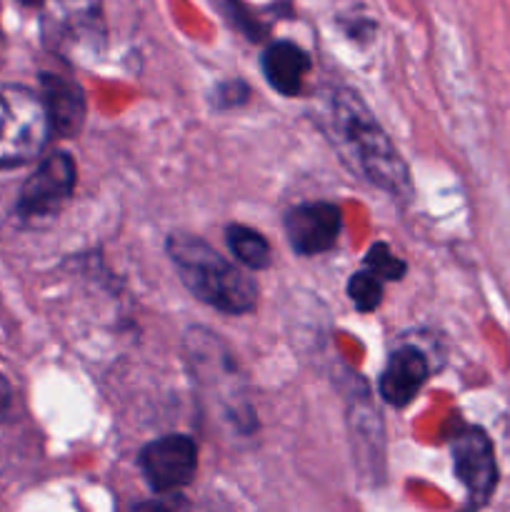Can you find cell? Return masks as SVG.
<instances>
[{
	"label": "cell",
	"mask_w": 510,
	"mask_h": 512,
	"mask_svg": "<svg viewBox=\"0 0 510 512\" xmlns=\"http://www.w3.org/2000/svg\"><path fill=\"white\" fill-rule=\"evenodd\" d=\"M168 255L185 288L198 300L228 315H243L255 308V280L243 268L215 253L205 240L193 235H170Z\"/></svg>",
	"instance_id": "obj_1"
},
{
	"label": "cell",
	"mask_w": 510,
	"mask_h": 512,
	"mask_svg": "<svg viewBox=\"0 0 510 512\" xmlns=\"http://www.w3.org/2000/svg\"><path fill=\"white\" fill-rule=\"evenodd\" d=\"M333 118L343 143L353 150L358 168L380 188L398 193L408 183V173L398 150L388 140L370 110L353 93L335 95Z\"/></svg>",
	"instance_id": "obj_2"
},
{
	"label": "cell",
	"mask_w": 510,
	"mask_h": 512,
	"mask_svg": "<svg viewBox=\"0 0 510 512\" xmlns=\"http://www.w3.org/2000/svg\"><path fill=\"white\" fill-rule=\"evenodd\" d=\"M50 133L43 95L23 85L0 88V168H18L38 158Z\"/></svg>",
	"instance_id": "obj_3"
},
{
	"label": "cell",
	"mask_w": 510,
	"mask_h": 512,
	"mask_svg": "<svg viewBox=\"0 0 510 512\" xmlns=\"http://www.w3.org/2000/svg\"><path fill=\"white\" fill-rule=\"evenodd\" d=\"M40 33L53 53L78 58L103 43V0H40Z\"/></svg>",
	"instance_id": "obj_4"
},
{
	"label": "cell",
	"mask_w": 510,
	"mask_h": 512,
	"mask_svg": "<svg viewBox=\"0 0 510 512\" xmlns=\"http://www.w3.org/2000/svg\"><path fill=\"white\" fill-rule=\"evenodd\" d=\"M75 188V163L68 153H53L25 180L18 215L25 223H43L58 215Z\"/></svg>",
	"instance_id": "obj_5"
},
{
	"label": "cell",
	"mask_w": 510,
	"mask_h": 512,
	"mask_svg": "<svg viewBox=\"0 0 510 512\" xmlns=\"http://www.w3.org/2000/svg\"><path fill=\"white\" fill-rule=\"evenodd\" d=\"M450 450L455 475L468 493V503L473 508L488 505L500 480L493 440L483 428H463L450 443Z\"/></svg>",
	"instance_id": "obj_6"
},
{
	"label": "cell",
	"mask_w": 510,
	"mask_h": 512,
	"mask_svg": "<svg viewBox=\"0 0 510 512\" xmlns=\"http://www.w3.org/2000/svg\"><path fill=\"white\" fill-rule=\"evenodd\" d=\"M138 463L148 488L158 495H168L193 480L198 468V450L185 435H165L145 445Z\"/></svg>",
	"instance_id": "obj_7"
},
{
	"label": "cell",
	"mask_w": 510,
	"mask_h": 512,
	"mask_svg": "<svg viewBox=\"0 0 510 512\" xmlns=\"http://www.w3.org/2000/svg\"><path fill=\"white\" fill-rule=\"evenodd\" d=\"M285 233L300 255L325 253L340 235V210L333 203H303L285 215Z\"/></svg>",
	"instance_id": "obj_8"
},
{
	"label": "cell",
	"mask_w": 510,
	"mask_h": 512,
	"mask_svg": "<svg viewBox=\"0 0 510 512\" xmlns=\"http://www.w3.org/2000/svg\"><path fill=\"white\" fill-rule=\"evenodd\" d=\"M428 380V360L413 348H403L390 355L383 375H380V395L385 403L403 408L420 393Z\"/></svg>",
	"instance_id": "obj_9"
},
{
	"label": "cell",
	"mask_w": 510,
	"mask_h": 512,
	"mask_svg": "<svg viewBox=\"0 0 510 512\" xmlns=\"http://www.w3.org/2000/svg\"><path fill=\"white\" fill-rule=\"evenodd\" d=\"M40 83H43V103L48 110L50 130L60 138L78 135L85 120V100L80 85L58 75H43Z\"/></svg>",
	"instance_id": "obj_10"
},
{
	"label": "cell",
	"mask_w": 510,
	"mask_h": 512,
	"mask_svg": "<svg viewBox=\"0 0 510 512\" xmlns=\"http://www.w3.org/2000/svg\"><path fill=\"white\" fill-rule=\"evenodd\" d=\"M260 68L270 88L278 90L280 95H298L310 70V58L303 48L290 40H278L265 48Z\"/></svg>",
	"instance_id": "obj_11"
},
{
	"label": "cell",
	"mask_w": 510,
	"mask_h": 512,
	"mask_svg": "<svg viewBox=\"0 0 510 512\" xmlns=\"http://www.w3.org/2000/svg\"><path fill=\"white\" fill-rule=\"evenodd\" d=\"M228 248L238 258V263L248 270H265L273 260L270 243L253 228L245 225H230L228 228Z\"/></svg>",
	"instance_id": "obj_12"
},
{
	"label": "cell",
	"mask_w": 510,
	"mask_h": 512,
	"mask_svg": "<svg viewBox=\"0 0 510 512\" xmlns=\"http://www.w3.org/2000/svg\"><path fill=\"white\" fill-rule=\"evenodd\" d=\"M348 295L355 303V308L368 313V310H375L383 300V283L375 273L370 270H363V273H355L348 283Z\"/></svg>",
	"instance_id": "obj_13"
},
{
	"label": "cell",
	"mask_w": 510,
	"mask_h": 512,
	"mask_svg": "<svg viewBox=\"0 0 510 512\" xmlns=\"http://www.w3.org/2000/svg\"><path fill=\"white\" fill-rule=\"evenodd\" d=\"M365 268L378 275L380 280H398L405 273V263L400 258H395L385 243H375L370 248V253L365 255Z\"/></svg>",
	"instance_id": "obj_14"
},
{
	"label": "cell",
	"mask_w": 510,
	"mask_h": 512,
	"mask_svg": "<svg viewBox=\"0 0 510 512\" xmlns=\"http://www.w3.org/2000/svg\"><path fill=\"white\" fill-rule=\"evenodd\" d=\"M13 388H10L8 380L0 375V423H5V420L10 418V413H13Z\"/></svg>",
	"instance_id": "obj_15"
},
{
	"label": "cell",
	"mask_w": 510,
	"mask_h": 512,
	"mask_svg": "<svg viewBox=\"0 0 510 512\" xmlns=\"http://www.w3.org/2000/svg\"><path fill=\"white\" fill-rule=\"evenodd\" d=\"M20 3H28V5H33V3H38V0H20Z\"/></svg>",
	"instance_id": "obj_16"
}]
</instances>
